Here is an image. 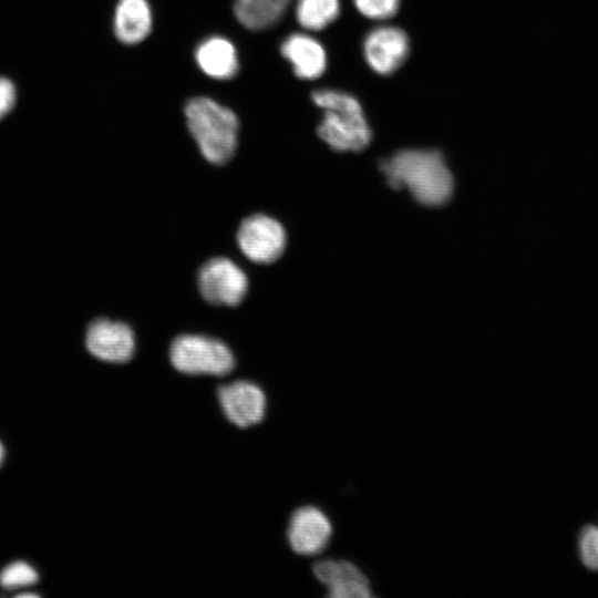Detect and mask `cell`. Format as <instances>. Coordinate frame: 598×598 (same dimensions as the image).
Instances as JSON below:
<instances>
[{
	"label": "cell",
	"mask_w": 598,
	"mask_h": 598,
	"mask_svg": "<svg viewBox=\"0 0 598 598\" xmlns=\"http://www.w3.org/2000/svg\"><path fill=\"white\" fill-rule=\"evenodd\" d=\"M280 52L299 79H318L327 69L328 58L323 45L306 33L287 37L280 45Z\"/></svg>",
	"instance_id": "obj_12"
},
{
	"label": "cell",
	"mask_w": 598,
	"mask_h": 598,
	"mask_svg": "<svg viewBox=\"0 0 598 598\" xmlns=\"http://www.w3.org/2000/svg\"><path fill=\"white\" fill-rule=\"evenodd\" d=\"M202 297L218 306H237L248 290V278L243 269L226 257L207 260L197 274Z\"/></svg>",
	"instance_id": "obj_5"
},
{
	"label": "cell",
	"mask_w": 598,
	"mask_h": 598,
	"mask_svg": "<svg viewBox=\"0 0 598 598\" xmlns=\"http://www.w3.org/2000/svg\"><path fill=\"white\" fill-rule=\"evenodd\" d=\"M340 0H297L296 18L308 31H321L337 20Z\"/></svg>",
	"instance_id": "obj_16"
},
{
	"label": "cell",
	"mask_w": 598,
	"mask_h": 598,
	"mask_svg": "<svg viewBox=\"0 0 598 598\" xmlns=\"http://www.w3.org/2000/svg\"><path fill=\"white\" fill-rule=\"evenodd\" d=\"M410 39L395 25H379L364 37L362 51L369 68L379 75L395 73L410 53Z\"/></svg>",
	"instance_id": "obj_7"
},
{
	"label": "cell",
	"mask_w": 598,
	"mask_h": 598,
	"mask_svg": "<svg viewBox=\"0 0 598 598\" xmlns=\"http://www.w3.org/2000/svg\"><path fill=\"white\" fill-rule=\"evenodd\" d=\"M400 3L401 0H353L360 14L375 21H384L394 17Z\"/></svg>",
	"instance_id": "obj_19"
},
{
	"label": "cell",
	"mask_w": 598,
	"mask_h": 598,
	"mask_svg": "<svg viewBox=\"0 0 598 598\" xmlns=\"http://www.w3.org/2000/svg\"><path fill=\"white\" fill-rule=\"evenodd\" d=\"M581 564L591 571H598V526H584L577 539Z\"/></svg>",
	"instance_id": "obj_17"
},
{
	"label": "cell",
	"mask_w": 598,
	"mask_h": 598,
	"mask_svg": "<svg viewBox=\"0 0 598 598\" xmlns=\"http://www.w3.org/2000/svg\"><path fill=\"white\" fill-rule=\"evenodd\" d=\"M312 571L328 589L330 598H369L372 596L368 578L350 561L321 560L313 565Z\"/></svg>",
	"instance_id": "obj_11"
},
{
	"label": "cell",
	"mask_w": 598,
	"mask_h": 598,
	"mask_svg": "<svg viewBox=\"0 0 598 598\" xmlns=\"http://www.w3.org/2000/svg\"><path fill=\"white\" fill-rule=\"evenodd\" d=\"M291 0H235L234 13L249 30H264L275 25L285 14Z\"/></svg>",
	"instance_id": "obj_15"
},
{
	"label": "cell",
	"mask_w": 598,
	"mask_h": 598,
	"mask_svg": "<svg viewBox=\"0 0 598 598\" xmlns=\"http://www.w3.org/2000/svg\"><path fill=\"white\" fill-rule=\"evenodd\" d=\"M380 169L395 189L408 188L422 205L440 206L453 193V177L436 150H401L381 161Z\"/></svg>",
	"instance_id": "obj_1"
},
{
	"label": "cell",
	"mask_w": 598,
	"mask_h": 598,
	"mask_svg": "<svg viewBox=\"0 0 598 598\" xmlns=\"http://www.w3.org/2000/svg\"><path fill=\"white\" fill-rule=\"evenodd\" d=\"M173 368L188 375L229 374L235 368L231 350L221 341L202 334H181L169 347Z\"/></svg>",
	"instance_id": "obj_4"
},
{
	"label": "cell",
	"mask_w": 598,
	"mask_h": 598,
	"mask_svg": "<svg viewBox=\"0 0 598 598\" xmlns=\"http://www.w3.org/2000/svg\"><path fill=\"white\" fill-rule=\"evenodd\" d=\"M287 243L282 225L275 218L255 214L245 218L237 233L241 252L256 264H271L283 252Z\"/></svg>",
	"instance_id": "obj_6"
},
{
	"label": "cell",
	"mask_w": 598,
	"mask_h": 598,
	"mask_svg": "<svg viewBox=\"0 0 598 598\" xmlns=\"http://www.w3.org/2000/svg\"><path fill=\"white\" fill-rule=\"evenodd\" d=\"M85 346L93 357L102 361L125 363L134 354L135 337L124 322L97 319L86 330Z\"/></svg>",
	"instance_id": "obj_9"
},
{
	"label": "cell",
	"mask_w": 598,
	"mask_h": 598,
	"mask_svg": "<svg viewBox=\"0 0 598 598\" xmlns=\"http://www.w3.org/2000/svg\"><path fill=\"white\" fill-rule=\"evenodd\" d=\"M331 534L332 526L328 516L315 506H303L295 511L287 529L291 549L305 556L322 551Z\"/></svg>",
	"instance_id": "obj_10"
},
{
	"label": "cell",
	"mask_w": 598,
	"mask_h": 598,
	"mask_svg": "<svg viewBox=\"0 0 598 598\" xmlns=\"http://www.w3.org/2000/svg\"><path fill=\"white\" fill-rule=\"evenodd\" d=\"M152 11L146 0H118L114 33L125 44L142 42L152 30Z\"/></svg>",
	"instance_id": "obj_14"
},
{
	"label": "cell",
	"mask_w": 598,
	"mask_h": 598,
	"mask_svg": "<svg viewBox=\"0 0 598 598\" xmlns=\"http://www.w3.org/2000/svg\"><path fill=\"white\" fill-rule=\"evenodd\" d=\"M16 103V87L7 78H0V120L6 116Z\"/></svg>",
	"instance_id": "obj_20"
},
{
	"label": "cell",
	"mask_w": 598,
	"mask_h": 598,
	"mask_svg": "<svg viewBox=\"0 0 598 598\" xmlns=\"http://www.w3.org/2000/svg\"><path fill=\"white\" fill-rule=\"evenodd\" d=\"M188 130L204 158L226 164L235 154L239 122L228 107L206 96L190 99L185 106Z\"/></svg>",
	"instance_id": "obj_3"
},
{
	"label": "cell",
	"mask_w": 598,
	"mask_h": 598,
	"mask_svg": "<svg viewBox=\"0 0 598 598\" xmlns=\"http://www.w3.org/2000/svg\"><path fill=\"white\" fill-rule=\"evenodd\" d=\"M217 399L226 419L237 427L256 425L265 417L266 394L254 382L237 380L223 384L217 389Z\"/></svg>",
	"instance_id": "obj_8"
},
{
	"label": "cell",
	"mask_w": 598,
	"mask_h": 598,
	"mask_svg": "<svg viewBox=\"0 0 598 598\" xmlns=\"http://www.w3.org/2000/svg\"><path fill=\"white\" fill-rule=\"evenodd\" d=\"M17 597L19 598H22V597H39L37 594H30V592H24V594H20V595H17Z\"/></svg>",
	"instance_id": "obj_21"
},
{
	"label": "cell",
	"mask_w": 598,
	"mask_h": 598,
	"mask_svg": "<svg viewBox=\"0 0 598 598\" xmlns=\"http://www.w3.org/2000/svg\"><path fill=\"white\" fill-rule=\"evenodd\" d=\"M311 99L323 110L317 133L329 147L338 152H359L370 144L372 132L354 95L334 89H319L312 92Z\"/></svg>",
	"instance_id": "obj_2"
},
{
	"label": "cell",
	"mask_w": 598,
	"mask_h": 598,
	"mask_svg": "<svg viewBox=\"0 0 598 598\" xmlns=\"http://www.w3.org/2000/svg\"><path fill=\"white\" fill-rule=\"evenodd\" d=\"M3 455H4V451H3V446H2V444L0 442V464L2 462Z\"/></svg>",
	"instance_id": "obj_22"
},
{
	"label": "cell",
	"mask_w": 598,
	"mask_h": 598,
	"mask_svg": "<svg viewBox=\"0 0 598 598\" xmlns=\"http://www.w3.org/2000/svg\"><path fill=\"white\" fill-rule=\"evenodd\" d=\"M37 580V571L23 561H16L8 565L0 574V585L11 590L31 586Z\"/></svg>",
	"instance_id": "obj_18"
},
{
	"label": "cell",
	"mask_w": 598,
	"mask_h": 598,
	"mask_svg": "<svg viewBox=\"0 0 598 598\" xmlns=\"http://www.w3.org/2000/svg\"><path fill=\"white\" fill-rule=\"evenodd\" d=\"M195 59L200 70L216 80H229L239 70L236 49L223 37L204 40L196 49Z\"/></svg>",
	"instance_id": "obj_13"
}]
</instances>
